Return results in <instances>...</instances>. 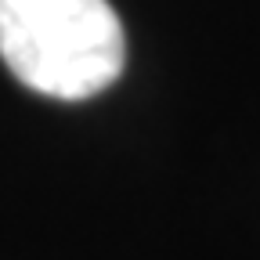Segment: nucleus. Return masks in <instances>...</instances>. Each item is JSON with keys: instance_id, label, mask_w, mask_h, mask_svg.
Returning <instances> with one entry per match:
<instances>
[{"instance_id": "obj_1", "label": "nucleus", "mask_w": 260, "mask_h": 260, "mask_svg": "<svg viewBox=\"0 0 260 260\" xmlns=\"http://www.w3.org/2000/svg\"><path fill=\"white\" fill-rule=\"evenodd\" d=\"M0 58L29 90L83 102L119 80L126 37L109 0H0Z\"/></svg>"}]
</instances>
